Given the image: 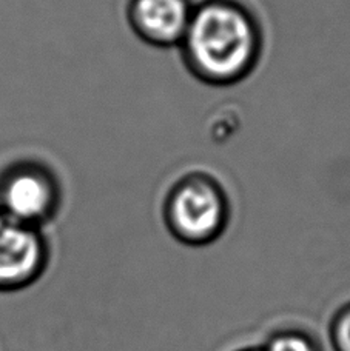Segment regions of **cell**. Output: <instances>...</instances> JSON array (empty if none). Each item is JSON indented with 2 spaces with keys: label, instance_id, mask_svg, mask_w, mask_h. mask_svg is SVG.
Wrapping results in <instances>:
<instances>
[{
  "label": "cell",
  "instance_id": "obj_5",
  "mask_svg": "<svg viewBox=\"0 0 350 351\" xmlns=\"http://www.w3.org/2000/svg\"><path fill=\"white\" fill-rule=\"evenodd\" d=\"M193 10L191 0H128L127 21L142 42L172 48L183 42Z\"/></svg>",
  "mask_w": 350,
  "mask_h": 351
},
{
  "label": "cell",
  "instance_id": "obj_1",
  "mask_svg": "<svg viewBox=\"0 0 350 351\" xmlns=\"http://www.w3.org/2000/svg\"><path fill=\"white\" fill-rule=\"evenodd\" d=\"M262 48L264 34L258 19L240 0H204L195 5L179 43L187 70L215 86L235 85L252 74Z\"/></svg>",
  "mask_w": 350,
  "mask_h": 351
},
{
  "label": "cell",
  "instance_id": "obj_7",
  "mask_svg": "<svg viewBox=\"0 0 350 351\" xmlns=\"http://www.w3.org/2000/svg\"><path fill=\"white\" fill-rule=\"evenodd\" d=\"M329 342L334 351H350V300L330 317Z\"/></svg>",
  "mask_w": 350,
  "mask_h": 351
},
{
  "label": "cell",
  "instance_id": "obj_8",
  "mask_svg": "<svg viewBox=\"0 0 350 351\" xmlns=\"http://www.w3.org/2000/svg\"><path fill=\"white\" fill-rule=\"evenodd\" d=\"M236 351H262V348L261 347H247V348H241Z\"/></svg>",
  "mask_w": 350,
  "mask_h": 351
},
{
  "label": "cell",
  "instance_id": "obj_4",
  "mask_svg": "<svg viewBox=\"0 0 350 351\" xmlns=\"http://www.w3.org/2000/svg\"><path fill=\"white\" fill-rule=\"evenodd\" d=\"M51 252L42 228L0 211V293L25 290L47 271Z\"/></svg>",
  "mask_w": 350,
  "mask_h": 351
},
{
  "label": "cell",
  "instance_id": "obj_2",
  "mask_svg": "<svg viewBox=\"0 0 350 351\" xmlns=\"http://www.w3.org/2000/svg\"><path fill=\"white\" fill-rule=\"evenodd\" d=\"M162 217L170 234L184 245H210L229 227L227 190L207 171L185 173L168 188L162 202Z\"/></svg>",
  "mask_w": 350,
  "mask_h": 351
},
{
  "label": "cell",
  "instance_id": "obj_3",
  "mask_svg": "<svg viewBox=\"0 0 350 351\" xmlns=\"http://www.w3.org/2000/svg\"><path fill=\"white\" fill-rule=\"evenodd\" d=\"M64 188L51 167L39 159H17L0 171V211L42 228L58 217Z\"/></svg>",
  "mask_w": 350,
  "mask_h": 351
},
{
  "label": "cell",
  "instance_id": "obj_6",
  "mask_svg": "<svg viewBox=\"0 0 350 351\" xmlns=\"http://www.w3.org/2000/svg\"><path fill=\"white\" fill-rule=\"evenodd\" d=\"M261 348L262 351H324L316 336L298 327H284L272 331Z\"/></svg>",
  "mask_w": 350,
  "mask_h": 351
}]
</instances>
